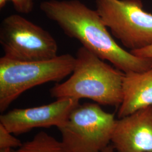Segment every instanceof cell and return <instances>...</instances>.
<instances>
[{
	"mask_svg": "<svg viewBox=\"0 0 152 152\" xmlns=\"http://www.w3.org/2000/svg\"><path fill=\"white\" fill-rule=\"evenodd\" d=\"M40 9L66 36L115 68L127 73L142 72L152 67V60L132 54L121 48L109 33L101 17L79 0H48Z\"/></svg>",
	"mask_w": 152,
	"mask_h": 152,
	"instance_id": "obj_1",
	"label": "cell"
},
{
	"mask_svg": "<svg viewBox=\"0 0 152 152\" xmlns=\"http://www.w3.org/2000/svg\"><path fill=\"white\" fill-rule=\"evenodd\" d=\"M124 74L82 46L77 52L71 77L50 92L56 99H88L98 104L119 107Z\"/></svg>",
	"mask_w": 152,
	"mask_h": 152,
	"instance_id": "obj_2",
	"label": "cell"
},
{
	"mask_svg": "<svg viewBox=\"0 0 152 152\" xmlns=\"http://www.w3.org/2000/svg\"><path fill=\"white\" fill-rule=\"evenodd\" d=\"M75 56L69 54L37 61L0 58V111L4 112L20 95L49 82L60 81L71 75Z\"/></svg>",
	"mask_w": 152,
	"mask_h": 152,
	"instance_id": "obj_3",
	"label": "cell"
},
{
	"mask_svg": "<svg viewBox=\"0 0 152 152\" xmlns=\"http://www.w3.org/2000/svg\"><path fill=\"white\" fill-rule=\"evenodd\" d=\"M114 115L96 103L79 104L58 128L67 152H102L111 142Z\"/></svg>",
	"mask_w": 152,
	"mask_h": 152,
	"instance_id": "obj_4",
	"label": "cell"
},
{
	"mask_svg": "<svg viewBox=\"0 0 152 152\" xmlns=\"http://www.w3.org/2000/svg\"><path fill=\"white\" fill-rule=\"evenodd\" d=\"M96 10L114 37L130 51L152 45V14L141 0H96Z\"/></svg>",
	"mask_w": 152,
	"mask_h": 152,
	"instance_id": "obj_5",
	"label": "cell"
},
{
	"mask_svg": "<svg viewBox=\"0 0 152 152\" xmlns=\"http://www.w3.org/2000/svg\"><path fill=\"white\" fill-rule=\"evenodd\" d=\"M0 44L4 56L19 61H37L56 57L58 45L50 33L18 14H12L0 24Z\"/></svg>",
	"mask_w": 152,
	"mask_h": 152,
	"instance_id": "obj_6",
	"label": "cell"
},
{
	"mask_svg": "<svg viewBox=\"0 0 152 152\" xmlns=\"http://www.w3.org/2000/svg\"><path fill=\"white\" fill-rule=\"evenodd\" d=\"M79 102L77 99L64 98L39 107L14 109L1 115L0 124L15 135L37 127L56 126L58 129L64 125Z\"/></svg>",
	"mask_w": 152,
	"mask_h": 152,
	"instance_id": "obj_7",
	"label": "cell"
},
{
	"mask_svg": "<svg viewBox=\"0 0 152 152\" xmlns=\"http://www.w3.org/2000/svg\"><path fill=\"white\" fill-rule=\"evenodd\" d=\"M111 142L117 152H152V105L116 120Z\"/></svg>",
	"mask_w": 152,
	"mask_h": 152,
	"instance_id": "obj_8",
	"label": "cell"
},
{
	"mask_svg": "<svg viewBox=\"0 0 152 152\" xmlns=\"http://www.w3.org/2000/svg\"><path fill=\"white\" fill-rule=\"evenodd\" d=\"M152 105V67L142 72L125 73L122 82V101L118 117L121 118Z\"/></svg>",
	"mask_w": 152,
	"mask_h": 152,
	"instance_id": "obj_9",
	"label": "cell"
},
{
	"mask_svg": "<svg viewBox=\"0 0 152 152\" xmlns=\"http://www.w3.org/2000/svg\"><path fill=\"white\" fill-rule=\"evenodd\" d=\"M12 152H67L61 141L46 132H38L32 140L22 143Z\"/></svg>",
	"mask_w": 152,
	"mask_h": 152,
	"instance_id": "obj_10",
	"label": "cell"
},
{
	"mask_svg": "<svg viewBox=\"0 0 152 152\" xmlns=\"http://www.w3.org/2000/svg\"><path fill=\"white\" fill-rule=\"evenodd\" d=\"M5 127L0 124V149L18 148L22 144V142L18 139Z\"/></svg>",
	"mask_w": 152,
	"mask_h": 152,
	"instance_id": "obj_11",
	"label": "cell"
},
{
	"mask_svg": "<svg viewBox=\"0 0 152 152\" xmlns=\"http://www.w3.org/2000/svg\"><path fill=\"white\" fill-rule=\"evenodd\" d=\"M15 10L21 14H28L32 11L34 0H10Z\"/></svg>",
	"mask_w": 152,
	"mask_h": 152,
	"instance_id": "obj_12",
	"label": "cell"
},
{
	"mask_svg": "<svg viewBox=\"0 0 152 152\" xmlns=\"http://www.w3.org/2000/svg\"><path fill=\"white\" fill-rule=\"evenodd\" d=\"M130 52L132 54L137 56L149 59L152 61V45L144 49Z\"/></svg>",
	"mask_w": 152,
	"mask_h": 152,
	"instance_id": "obj_13",
	"label": "cell"
},
{
	"mask_svg": "<svg viewBox=\"0 0 152 152\" xmlns=\"http://www.w3.org/2000/svg\"><path fill=\"white\" fill-rule=\"evenodd\" d=\"M8 1H10V0H0V8H4Z\"/></svg>",
	"mask_w": 152,
	"mask_h": 152,
	"instance_id": "obj_14",
	"label": "cell"
},
{
	"mask_svg": "<svg viewBox=\"0 0 152 152\" xmlns=\"http://www.w3.org/2000/svg\"><path fill=\"white\" fill-rule=\"evenodd\" d=\"M0 152H12V149H0Z\"/></svg>",
	"mask_w": 152,
	"mask_h": 152,
	"instance_id": "obj_15",
	"label": "cell"
}]
</instances>
